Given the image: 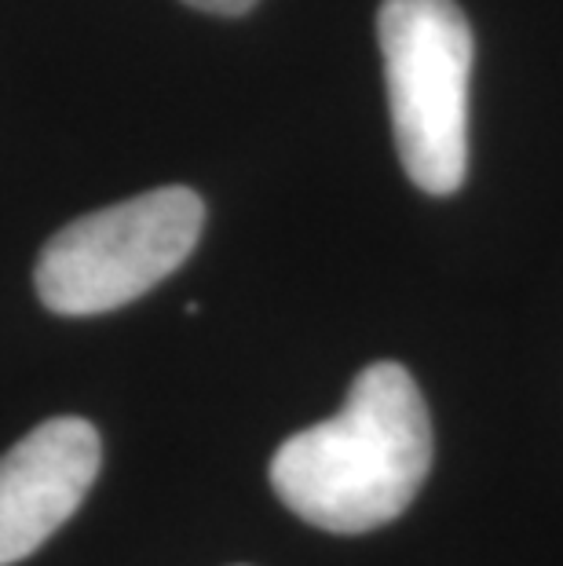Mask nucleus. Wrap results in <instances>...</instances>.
Listing matches in <instances>:
<instances>
[{
  "mask_svg": "<svg viewBox=\"0 0 563 566\" xmlns=\"http://www.w3.org/2000/svg\"><path fill=\"white\" fill-rule=\"evenodd\" d=\"M425 395L399 363L366 366L337 417L285 439L271 457V486L304 523L366 534L410 509L432 468Z\"/></svg>",
  "mask_w": 563,
  "mask_h": 566,
  "instance_id": "1",
  "label": "nucleus"
},
{
  "mask_svg": "<svg viewBox=\"0 0 563 566\" xmlns=\"http://www.w3.org/2000/svg\"><path fill=\"white\" fill-rule=\"evenodd\" d=\"M377 41L399 161L414 187L447 198L469 172V19L453 0H385Z\"/></svg>",
  "mask_w": 563,
  "mask_h": 566,
  "instance_id": "2",
  "label": "nucleus"
},
{
  "mask_svg": "<svg viewBox=\"0 0 563 566\" xmlns=\"http://www.w3.org/2000/svg\"><path fill=\"white\" fill-rule=\"evenodd\" d=\"M206 227L190 187H158L66 223L41 249L33 285L63 318L106 315L184 268Z\"/></svg>",
  "mask_w": 563,
  "mask_h": 566,
  "instance_id": "3",
  "label": "nucleus"
},
{
  "mask_svg": "<svg viewBox=\"0 0 563 566\" xmlns=\"http://www.w3.org/2000/svg\"><path fill=\"white\" fill-rule=\"evenodd\" d=\"M103 442L85 417H52L0 457V566L30 559L81 509Z\"/></svg>",
  "mask_w": 563,
  "mask_h": 566,
  "instance_id": "4",
  "label": "nucleus"
},
{
  "mask_svg": "<svg viewBox=\"0 0 563 566\" xmlns=\"http://www.w3.org/2000/svg\"><path fill=\"white\" fill-rule=\"evenodd\" d=\"M184 4L198 8V11H209V15H246L257 0H184Z\"/></svg>",
  "mask_w": 563,
  "mask_h": 566,
  "instance_id": "5",
  "label": "nucleus"
}]
</instances>
